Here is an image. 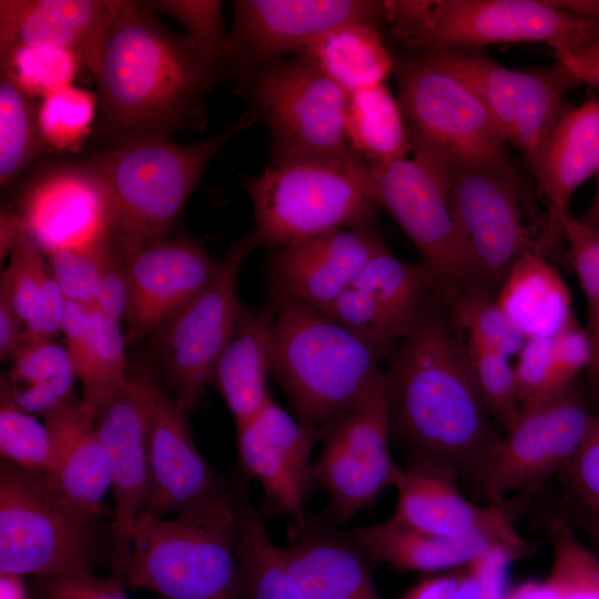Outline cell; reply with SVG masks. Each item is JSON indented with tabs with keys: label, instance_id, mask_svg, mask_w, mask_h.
Segmentation results:
<instances>
[{
	"label": "cell",
	"instance_id": "cell-32",
	"mask_svg": "<svg viewBox=\"0 0 599 599\" xmlns=\"http://www.w3.org/2000/svg\"><path fill=\"white\" fill-rule=\"evenodd\" d=\"M352 285L366 295L394 345L409 333L438 292L433 272L423 262H403L388 247L367 262Z\"/></svg>",
	"mask_w": 599,
	"mask_h": 599
},
{
	"label": "cell",
	"instance_id": "cell-56",
	"mask_svg": "<svg viewBox=\"0 0 599 599\" xmlns=\"http://www.w3.org/2000/svg\"><path fill=\"white\" fill-rule=\"evenodd\" d=\"M26 324L0 301V359L11 362L24 344Z\"/></svg>",
	"mask_w": 599,
	"mask_h": 599
},
{
	"label": "cell",
	"instance_id": "cell-22",
	"mask_svg": "<svg viewBox=\"0 0 599 599\" xmlns=\"http://www.w3.org/2000/svg\"><path fill=\"white\" fill-rule=\"evenodd\" d=\"M385 248L376 221L294 241L267 262L268 293L325 309Z\"/></svg>",
	"mask_w": 599,
	"mask_h": 599
},
{
	"label": "cell",
	"instance_id": "cell-34",
	"mask_svg": "<svg viewBox=\"0 0 599 599\" xmlns=\"http://www.w3.org/2000/svg\"><path fill=\"white\" fill-rule=\"evenodd\" d=\"M348 94L385 84L395 64L376 26L342 24L302 51Z\"/></svg>",
	"mask_w": 599,
	"mask_h": 599
},
{
	"label": "cell",
	"instance_id": "cell-53",
	"mask_svg": "<svg viewBox=\"0 0 599 599\" xmlns=\"http://www.w3.org/2000/svg\"><path fill=\"white\" fill-rule=\"evenodd\" d=\"M129 284L123 252L120 250L100 275L92 293L91 308L115 322L126 315Z\"/></svg>",
	"mask_w": 599,
	"mask_h": 599
},
{
	"label": "cell",
	"instance_id": "cell-29",
	"mask_svg": "<svg viewBox=\"0 0 599 599\" xmlns=\"http://www.w3.org/2000/svg\"><path fill=\"white\" fill-rule=\"evenodd\" d=\"M346 532L373 561L417 572L440 573L463 568L495 547H504L517 558L525 557L496 535L443 537L414 529L393 517Z\"/></svg>",
	"mask_w": 599,
	"mask_h": 599
},
{
	"label": "cell",
	"instance_id": "cell-16",
	"mask_svg": "<svg viewBox=\"0 0 599 599\" xmlns=\"http://www.w3.org/2000/svg\"><path fill=\"white\" fill-rule=\"evenodd\" d=\"M595 417L572 384L554 399L524 409L474 473L477 490L490 502L509 493L539 488L573 457Z\"/></svg>",
	"mask_w": 599,
	"mask_h": 599
},
{
	"label": "cell",
	"instance_id": "cell-42",
	"mask_svg": "<svg viewBox=\"0 0 599 599\" xmlns=\"http://www.w3.org/2000/svg\"><path fill=\"white\" fill-rule=\"evenodd\" d=\"M98 94L78 87L55 91L38 102V125L47 151H77L92 130Z\"/></svg>",
	"mask_w": 599,
	"mask_h": 599
},
{
	"label": "cell",
	"instance_id": "cell-11",
	"mask_svg": "<svg viewBox=\"0 0 599 599\" xmlns=\"http://www.w3.org/2000/svg\"><path fill=\"white\" fill-rule=\"evenodd\" d=\"M235 90L267 125L270 163L354 152L345 132L349 94L305 53L257 69L237 81Z\"/></svg>",
	"mask_w": 599,
	"mask_h": 599
},
{
	"label": "cell",
	"instance_id": "cell-12",
	"mask_svg": "<svg viewBox=\"0 0 599 599\" xmlns=\"http://www.w3.org/2000/svg\"><path fill=\"white\" fill-rule=\"evenodd\" d=\"M413 158L369 163L368 196L403 229L433 272L440 296L471 284L464 243L449 205L451 166L413 150Z\"/></svg>",
	"mask_w": 599,
	"mask_h": 599
},
{
	"label": "cell",
	"instance_id": "cell-63",
	"mask_svg": "<svg viewBox=\"0 0 599 599\" xmlns=\"http://www.w3.org/2000/svg\"><path fill=\"white\" fill-rule=\"evenodd\" d=\"M596 194L587 211L578 219L587 225L599 229V172Z\"/></svg>",
	"mask_w": 599,
	"mask_h": 599
},
{
	"label": "cell",
	"instance_id": "cell-47",
	"mask_svg": "<svg viewBox=\"0 0 599 599\" xmlns=\"http://www.w3.org/2000/svg\"><path fill=\"white\" fill-rule=\"evenodd\" d=\"M156 13H164L183 26L186 37L209 52H220L227 33L223 26V2L217 0L148 1Z\"/></svg>",
	"mask_w": 599,
	"mask_h": 599
},
{
	"label": "cell",
	"instance_id": "cell-45",
	"mask_svg": "<svg viewBox=\"0 0 599 599\" xmlns=\"http://www.w3.org/2000/svg\"><path fill=\"white\" fill-rule=\"evenodd\" d=\"M120 250L112 233L85 246L48 254L51 273L65 300L91 307L93 288Z\"/></svg>",
	"mask_w": 599,
	"mask_h": 599
},
{
	"label": "cell",
	"instance_id": "cell-25",
	"mask_svg": "<svg viewBox=\"0 0 599 599\" xmlns=\"http://www.w3.org/2000/svg\"><path fill=\"white\" fill-rule=\"evenodd\" d=\"M123 0H0V53L16 45L73 51L95 78Z\"/></svg>",
	"mask_w": 599,
	"mask_h": 599
},
{
	"label": "cell",
	"instance_id": "cell-41",
	"mask_svg": "<svg viewBox=\"0 0 599 599\" xmlns=\"http://www.w3.org/2000/svg\"><path fill=\"white\" fill-rule=\"evenodd\" d=\"M549 532L554 559L544 583L550 599H599V559L567 520L551 519Z\"/></svg>",
	"mask_w": 599,
	"mask_h": 599
},
{
	"label": "cell",
	"instance_id": "cell-21",
	"mask_svg": "<svg viewBox=\"0 0 599 599\" xmlns=\"http://www.w3.org/2000/svg\"><path fill=\"white\" fill-rule=\"evenodd\" d=\"M326 430L302 424L273 398L236 428L240 468L261 484L267 507L292 518L294 532L307 522L304 502L316 486L312 454Z\"/></svg>",
	"mask_w": 599,
	"mask_h": 599
},
{
	"label": "cell",
	"instance_id": "cell-18",
	"mask_svg": "<svg viewBox=\"0 0 599 599\" xmlns=\"http://www.w3.org/2000/svg\"><path fill=\"white\" fill-rule=\"evenodd\" d=\"M160 388L144 370L129 374L95 423L112 476L111 561L113 572L122 576L129 564L132 530L148 495L150 430Z\"/></svg>",
	"mask_w": 599,
	"mask_h": 599
},
{
	"label": "cell",
	"instance_id": "cell-54",
	"mask_svg": "<svg viewBox=\"0 0 599 599\" xmlns=\"http://www.w3.org/2000/svg\"><path fill=\"white\" fill-rule=\"evenodd\" d=\"M65 303L67 300L51 273L26 323L24 342L51 341L62 332Z\"/></svg>",
	"mask_w": 599,
	"mask_h": 599
},
{
	"label": "cell",
	"instance_id": "cell-61",
	"mask_svg": "<svg viewBox=\"0 0 599 599\" xmlns=\"http://www.w3.org/2000/svg\"><path fill=\"white\" fill-rule=\"evenodd\" d=\"M23 578L14 575H1L0 599H30Z\"/></svg>",
	"mask_w": 599,
	"mask_h": 599
},
{
	"label": "cell",
	"instance_id": "cell-39",
	"mask_svg": "<svg viewBox=\"0 0 599 599\" xmlns=\"http://www.w3.org/2000/svg\"><path fill=\"white\" fill-rule=\"evenodd\" d=\"M0 77V185L6 189L45 152L38 103Z\"/></svg>",
	"mask_w": 599,
	"mask_h": 599
},
{
	"label": "cell",
	"instance_id": "cell-28",
	"mask_svg": "<svg viewBox=\"0 0 599 599\" xmlns=\"http://www.w3.org/2000/svg\"><path fill=\"white\" fill-rule=\"evenodd\" d=\"M275 313L270 295L261 308H245L214 366L211 385L224 399L236 428L257 415L272 398L267 378L272 374Z\"/></svg>",
	"mask_w": 599,
	"mask_h": 599
},
{
	"label": "cell",
	"instance_id": "cell-14",
	"mask_svg": "<svg viewBox=\"0 0 599 599\" xmlns=\"http://www.w3.org/2000/svg\"><path fill=\"white\" fill-rule=\"evenodd\" d=\"M425 52L475 90L506 143L525 156L532 173L546 138L572 108L566 93L582 84L573 72L559 60L549 67L512 70L477 49Z\"/></svg>",
	"mask_w": 599,
	"mask_h": 599
},
{
	"label": "cell",
	"instance_id": "cell-26",
	"mask_svg": "<svg viewBox=\"0 0 599 599\" xmlns=\"http://www.w3.org/2000/svg\"><path fill=\"white\" fill-rule=\"evenodd\" d=\"M294 539L280 548L291 585L306 599H382L372 559L348 536L307 519Z\"/></svg>",
	"mask_w": 599,
	"mask_h": 599
},
{
	"label": "cell",
	"instance_id": "cell-10",
	"mask_svg": "<svg viewBox=\"0 0 599 599\" xmlns=\"http://www.w3.org/2000/svg\"><path fill=\"white\" fill-rule=\"evenodd\" d=\"M395 68L413 150L430 152L450 166L514 164L489 111L467 82L426 52L412 53Z\"/></svg>",
	"mask_w": 599,
	"mask_h": 599
},
{
	"label": "cell",
	"instance_id": "cell-36",
	"mask_svg": "<svg viewBox=\"0 0 599 599\" xmlns=\"http://www.w3.org/2000/svg\"><path fill=\"white\" fill-rule=\"evenodd\" d=\"M236 547L242 599H306L288 581L280 547L245 490L238 502Z\"/></svg>",
	"mask_w": 599,
	"mask_h": 599
},
{
	"label": "cell",
	"instance_id": "cell-44",
	"mask_svg": "<svg viewBox=\"0 0 599 599\" xmlns=\"http://www.w3.org/2000/svg\"><path fill=\"white\" fill-rule=\"evenodd\" d=\"M0 454L2 460L47 477L53 463L51 433L33 415L1 402Z\"/></svg>",
	"mask_w": 599,
	"mask_h": 599
},
{
	"label": "cell",
	"instance_id": "cell-59",
	"mask_svg": "<svg viewBox=\"0 0 599 599\" xmlns=\"http://www.w3.org/2000/svg\"><path fill=\"white\" fill-rule=\"evenodd\" d=\"M578 78L581 83H587L599 89V62H582L571 55L558 57Z\"/></svg>",
	"mask_w": 599,
	"mask_h": 599
},
{
	"label": "cell",
	"instance_id": "cell-57",
	"mask_svg": "<svg viewBox=\"0 0 599 599\" xmlns=\"http://www.w3.org/2000/svg\"><path fill=\"white\" fill-rule=\"evenodd\" d=\"M461 570L463 568L425 578L403 599H453L461 578Z\"/></svg>",
	"mask_w": 599,
	"mask_h": 599
},
{
	"label": "cell",
	"instance_id": "cell-51",
	"mask_svg": "<svg viewBox=\"0 0 599 599\" xmlns=\"http://www.w3.org/2000/svg\"><path fill=\"white\" fill-rule=\"evenodd\" d=\"M518 559L504 547H495L471 562L475 575L460 583L454 599H505L510 564Z\"/></svg>",
	"mask_w": 599,
	"mask_h": 599
},
{
	"label": "cell",
	"instance_id": "cell-2",
	"mask_svg": "<svg viewBox=\"0 0 599 599\" xmlns=\"http://www.w3.org/2000/svg\"><path fill=\"white\" fill-rule=\"evenodd\" d=\"M386 363L390 434L409 458L444 463L471 479L502 436L478 396L464 337L438 292Z\"/></svg>",
	"mask_w": 599,
	"mask_h": 599
},
{
	"label": "cell",
	"instance_id": "cell-60",
	"mask_svg": "<svg viewBox=\"0 0 599 599\" xmlns=\"http://www.w3.org/2000/svg\"><path fill=\"white\" fill-rule=\"evenodd\" d=\"M571 521L599 548V512L587 509L573 510Z\"/></svg>",
	"mask_w": 599,
	"mask_h": 599
},
{
	"label": "cell",
	"instance_id": "cell-38",
	"mask_svg": "<svg viewBox=\"0 0 599 599\" xmlns=\"http://www.w3.org/2000/svg\"><path fill=\"white\" fill-rule=\"evenodd\" d=\"M447 313L465 341L496 351L507 357L517 356L526 337L510 322L487 287L471 283L447 296H440Z\"/></svg>",
	"mask_w": 599,
	"mask_h": 599
},
{
	"label": "cell",
	"instance_id": "cell-13",
	"mask_svg": "<svg viewBox=\"0 0 599 599\" xmlns=\"http://www.w3.org/2000/svg\"><path fill=\"white\" fill-rule=\"evenodd\" d=\"M258 246L253 231L234 241L205 288L153 335L173 397L187 416L204 398L214 366L245 312L238 276L245 258Z\"/></svg>",
	"mask_w": 599,
	"mask_h": 599
},
{
	"label": "cell",
	"instance_id": "cell-37",
	"mask_svg": "<svg viewBox=\"0 0 599 599\" xmlns=\"http://www.w3.org/2000/svg\"><path fill=\"white\" fill-rule=\"evenodd\" d=\"M125 344L119 322L95 312L91 344L77 376L81 383L80 405L94 422L126 382Z\"/></svg>",
	"mask_w": 599,
	"mask_h": 599
},
{
	"label": "cell",
	"instance_id": "cell-4",
	"mask_svg": "<svg viewBox=\"0 0 599 599\" xmlns=\"http://www.w3.org/2000/svg\"><path fill=\"white\" fill-rule=\"evenodd\" d=\"M257 118L246 112L222 132L191 144L139 140L83 158L103 185L112 233L125 258L169 236L209 164Z\"/></svg>",
	"mask_w": 599,
	"mask_h": 599
},
{
	"label": "cell",
	"instance_id": "cell-48",
	"mask_svg": "<svg viewBox=\"0 0 599 599\" xmlns=\"http://www.w3.org/2000/svg\"><path fill=\"white\" fill-rule=\"evenodd\" d=\"M521 410L545 404L555 397L552 338L526 339L514 365Z\"/></svg>",
	"mask_w": 599,
	"mask_h": 599
},
{
	"label": "cell",
	"instance_id": "cell-30",
	"mask_svg": "<svg viewBox=\"0 0 599 599\" xmlns=\"http://www.w3.org/2000/svg\"><path fill=\"white\" fill-rule=\"evenodd\" d=\"M599 172V99L567 111L546 138L532 172L538 191L556 212L569 211L575 191Z\"/></svg>",
	"mask_w": 599,
	"mask_h": 599
},
{
	"label": "cell",
	"instance_id": "cell-62",
	"mask_svg": "<svg viewBox=\"0 0 599 599\" xmlns=\"http://www.w3.org/2000/svg\"><path fill=\"white\" fill-rule=\"evenodd\" d=\"M505 599H550L544 581H528L508 590Z\"/></svg>",
	"mask_w": 599,
	"mask_h": 599
},
{
	"label": "cell",
	"instance_id": "cell-9",
	"mask_svg": "<svg viewBox=\"0 0 599 599\" xmlns=\"http://www.w3.org/2000/svg\"><path fill=\"white\" fill-rule=\"evenodd\" d=\"M100 520L45 476L1 461V575L47 578L93 571L103 551Z\"/></svg>",
	"mask_w": 599,
	"mask_h": 599
},
{
	"label": "cell",
	"instance_id": "cell-27",
	"mask_svg": "<svg viewBox=\"0 0 599 599\" xmlns=\"http://www.w3.org/2000/svg\"><path fill=\"white\" fill-rule=\"evenodd\" d=\"M53 441L48 480L85 512L103 518L102 500L112 485L111 467L95 423L73 399L43 416Z\"/></svg>",
	"mask_w": 599,
	"mask_h": 599
},
{
	"label": "cell",
	"instance_id": "cell-5",
	"mask_svg": "<svg viewBox=\"0 0 599 599\" xmlns=\"http://www.w3.org/2000/svg\"><path fill=\"white\" fill-rule=\"evenodd\" d=\"M449 205L467 254L471 283L497 293L525 255L570 268L564 229L537 184L515 166H451Z\"/></svg>",
	"mask_w": 599,
	"mask_h": 599
},
{
	"label": "cell",
	"instance_id": "cell-8",
	"mask_svg": "<svg viewBox=\"0 0 599 599\" xmlns=\"http://www.w3.org/2000/svg\"><path fill=\"white\" fill-rule=\"evenodd\" d=\"M369 162L342 156L270 163L245 180L261 246L277 250L294 241L376 221L368 196Z\"/></svg>",
	"mask_w": 599,
	"mask_h": 599
},
{
	"label": "cell",
	"instance_id": "cell-64",
	"mask_svg": "<svg viewBox=\"0 0 599 599\" xmlns=\"http://www.w3.org/2000/svg\"><path fill=\"white\" fill-rule=\"evenodd\" d=\"M571 57L582 62H599V40Z\"/></svg>",
	"mask_w": 599,
	"mask_h": 599
},
{
	"label": "cell",
	"instance_id": "cell-35",
	"mask_svg": "<svg viewBox=\"0 0 599 599\" xmlns=\"http://www.w3.org/2000/svg\"><path fill=\"white\" fill-rule=\"evenodd\" d=\"M345 132L349 148L372 164L393 163L413 150L399 102L385 84L349 94Z\"/></svg>",
	"mask_w": 599,
	"mask_h": 599
},
{
	"label": "cell",
	"instance_id": "cell-49",
	"mask_svg": "<svg viewBox=\"0 0 599 599\" xmlns=\"http://www.w3.org/2000/svg\"><path fill=\"white\" fill-rule=\"evenodd\" d=\"M40 579V599H130L125 577H99L91 570Z\"/></svg>",
	"mask_w": 599,
	"mask_h": 599
},
{
	"label": "cell",
	"instance_id": "cell-23",
	"mask_svg": "<svg viewBox=\"0 0 599 599\" xmlns=\"http://www.w3.org/2000/svg\"><path fill=\"white\" fill-rule=\"evenodd\" d=\"M128 339L153 336L212 280L217 262L186 234L159 240L125 258Z\"/></svg>",
	"mask_w": 599,
	"mask_h": 599
},
{
	"label": "cell",
	"instance_id": "cell-17",
	"mask_svg": "<svg viewBox=\"0 0 599 599\" xmlns=\"http://www.w3.org/2000/svg\"><path fill=\"white\" fill-rule=\"evenodd\" d=\"M233 7L223 60L227 78L236 82L286 54L304 51L342 24L383 22L382 1L237 0Z\"/></svg>",
	"mask_w": 599,
	"mask_h": 599
},
{
	"label": "cell",
	"instance_id": "cell-31",
	"mask_svg": "<svg viewBox=\"0 0 599 599\" xmlns=\"http://www.w3.org/2000/svg\"><path fill=\"white\" fill-rule=\"evenodd\" d=\"M496 301L510 322L527 338H552L576 318L571 294L558 266L528 254L509 271Z\"/></svg>",
	"mask_w": 599,
	"mask_h": 599
},
{
	"label": "cell",
	"instance_id": "cell-19",
	"mask_svg": "<svg viewBox=\"0 0 599 599\" xmlns=\"http://www.w3.org/2000/svg\"><path fill=\"white\" fill-rule=\"evenodd\" d=\"M460 475L453 467L432 459L409 458L394 488L398 522L428 534L461 538L475 534L499 536L525 556L531 547L515 524L539 488L528 489L488 506L468 500L458 487Z\"/></svg>",
	"mask_w": 599,
	"mask_h": 599
},
{
	"label": "cell",
	"instance_id": "cell-58",
	"mask_svg": "<svg viewBox=\"0 0 599 599\" xmlns=\"http://www.w3.org/2000/svg\"><path fill=\"white\" fill-rule=\"evenodd\" d=\"M24 226L20 216L9 210H1L0 213V260L9 258L21 235Z\"/></svg>",
	"mask_w": 599,
	"mask_h": 599
},
{
	"label": "cell",
	"instance_id": "cell-43",
	"mask_svg": "<svg viewBox=\"0 0 599 599\" xmlns=\"http://www.w3.org/2000/svg\"><path fill=\"white\" fill-rule=\"evenodd\" d=\"M465 344L478 396L490 417L506 432L521 414L510 358L475 343L465 341Z\"/></svg>",
	"mask_w": 599,
	"mask_h": 599
},
{
	"label": "cell",
	"instance_id": "cell-7",
	"mask_svg": "<svg viewBox=\"0 0 599 599\" xmlns=\"http://www.w3.org/2000/svg\"><path fill=\"white\" fill-rule=\"evenodd\" d=\"M383 22L412 53L539 42L555 57L575 55L599 40V19L552 0H388Z\"/></svg>",
	"mask_w": 599,
	"mask_h": 599
},
{
	"label": "cell",
	"instance_id": "cell-46",
	"mask_svg": "<svg viewBox=\"0 0 599 599\" xmlns=\"http://www.w3.org/2000/svg\"><path fill=\"white\" fill-rule=\"evenodd\" d=\"M50 274L47 254L24 231L2 270L0 301L26 324Z\"/></svg>",
	"mask_w": 599,
	"mask_h": 599
},
{
	"label": "cell",
	"instance_id": "cell-6",
	"mask_svg": "<svg viewBox=\"0 0 599 599\" xmlns=\"http://www.w3.org/2000/svg\"><path fill=\"white\" fill-rule=\"evenodd\" d=\"M244 486L231 487L173 518L141 512L125 581L163 599H242L236 547Z\"/></svg>",
	"mask_w": 599,
	"mask_h": 599
},
{
	"label": "cell",
	"instance_id": "cell-24",
	"mask_svg": "<svg viewBox=\"0 0 599 599\" xmlns=\"http://www.w3.org/2000/svg\"><path fill=\"white\" fill-rule=\"evenodd\" d=\"M187 418L176 399L160 388L151 422L149 488L143 514L177 515L230 486L196 448Z\"/></svg>",
	"mask_w": 599,
	"mask_h": 599
},
{
	"label": "cell",
	"instance_id": "cell-50",
	"mask_svg": "<svg viewBox=\"0 0 599 599\" xmlns=\"http://www.w3.org/2000/svg\"><path fill=\"white\" fill-rule=\"evenodd\" d=\"M558 474L583 509L599 512V417H595L582 445Z\"/></svg>",
	"mask_w": 599,
	"mask_h": 599
},
{
	"label": "cell",
	"instance_id": "cell-40",
	"mask_svg": "<svg viewBox=\"0 0 599 599\" xmlns=\"http://www.w3.org/2000/svg\"><path fill=\"white\" fill-rule=\"evenodd\" d=\"M82 61L73 51L41 45H16L0 53V77L31 99L72 87Z\"/></svg>",
	"mask_w": 599,
	"mask_h": 599
},
{
	"label": "cell",
	"instance_id": "cell-33",
	"mask_svg": "<svg viewBox=\"0 0 599 599\" xmlns=\"http://www.w3.org/2000/svg\"><path fill=\"white\" fill-rule=\"evenodd\" d=\"M75 380L65 347L52 341L24 342L1 376V402L45 416L75 399Z\"/></svg>",
	"mask_w": 599,
	"mask_h": 599
},
{
	"label": "cell",
	"instance_id": "cell-55",
	"mask_svg": "<svg viewBox=\"0 0 599 599\" xmlns=\"http://www.w3.org/2000/svg\"><path fill=\"white\" fill-rule=\"evenodd\" d=\"M95 312L85 305L67 301L62 324L65 348L75 376L80 372L93 336ZM78 378V377H77Z\"/></svg>",
	"mask_w": 599,
	"mask_h": 599
},
{
	"label": "cell",
	"instance_id": "cell-20",
	"mask_svg": "<svg viewBox=\"0 0 599 599\" xmlns=\"http://www.w3.org/2000/svg\"><path fill=\"white\" fill-rule=\"evenodd\" d=\"M16 213L47 255L112 234L105 191L83 159L43 163L29 173Z\"/></svg>",
	"mask_w": 599,
	"mask_h": 599
},
{
	"label": "cell",
	"instance_id": "cell-1",
	"mask_svg": "<svg viewBox=\"0 0 599 599\" xmlns=\"http://www.w3.org/2000/svg\"><path fill=\"white\" fill-rule=\"evenodd\" d=\"M94 79L95 132L111 148L201 128L209 93L226 72L222 50L174 34L148 1L123 0Z\"/></svg>",
	"mask_w": 599,
	"mask_h": 599
},
{
	"label": "cell",
	"instance_id": "cell-3",
	"mask_svg": "<svg viewBox=\"0 0 599 599\" xmlns=\"http://www.w3.org/2000/svg\"><path fill=\"white\" fill-rule=\"evenodd\" d=\"M270 296L276 309L272 375L298 422L325 427L374 387L394 347L358 335L309 304Z\"/></svg>",
	"mask_w": 599,
	"mask_h": 599
},
{
	"label": "cell",
	"instance_id": "cell-52",
	"mask_svg": "<svg viewBox=\"0 0 599 599\" xmlns=\"http://www.w3.org/2000/svg\"><path fill=\"white\" fill-rule=\"evenodd\" d=\"M591 359L590 338L577 319L552 337V372L557 396L573 384L585 367L591 365Z\"/></svg>",
	"mask_w": 599,
	"mask_h": 599
},
{
	"label": "cell",
	"instance_id": "cell-15",
	"mask_svg": "<svg viewBox=\"0 0 599 599\" xmlns=\"http://www.w3.org/2000/svg\"><path fill=\"white\" fill-rule=\"evenodd\" d=\"M390 392L386 373L329 425L314 461V478L328 495V512L343 524L395 487L403 467L392 456Z\"/></svg>",
	"mask_w": 599,
	"mask_h": 599
}]
</instances>
